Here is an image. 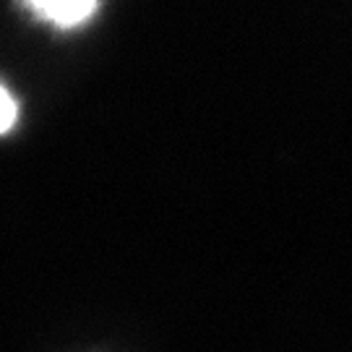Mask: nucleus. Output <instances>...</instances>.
Wrapping results in <instances>:
<instances>
[{"instance_id": "nucleus-2", "label": "nucleus", "mask_w": 352, "mask_h": 352, "mask_svg": "<svg viewBox=\"0 0 352 352\" xmlns=\"http://www.w3.org/2000/svg\"><path fill=\"white\" fill-rule=\"evenodd\" d=\"M19 118V104L11 97V91L0 84V133H8Z\"/></svg>"}, {"instance_id": "nucleus-1", "label": "nucleus", "mask_w": 352, "mask_h": 352, "mask_svg": "<svg viewBox=\"0 0 352 352\" xmlns=\"http://www.w3.org/2000/svg\"><path fill=\"white\" fill-rule=\"evenodd\" d=\"M24 3L42 21H50L60 29H71V26L84 24L97 11L100 0H24Z\"/></svg>"}]
</instances>
